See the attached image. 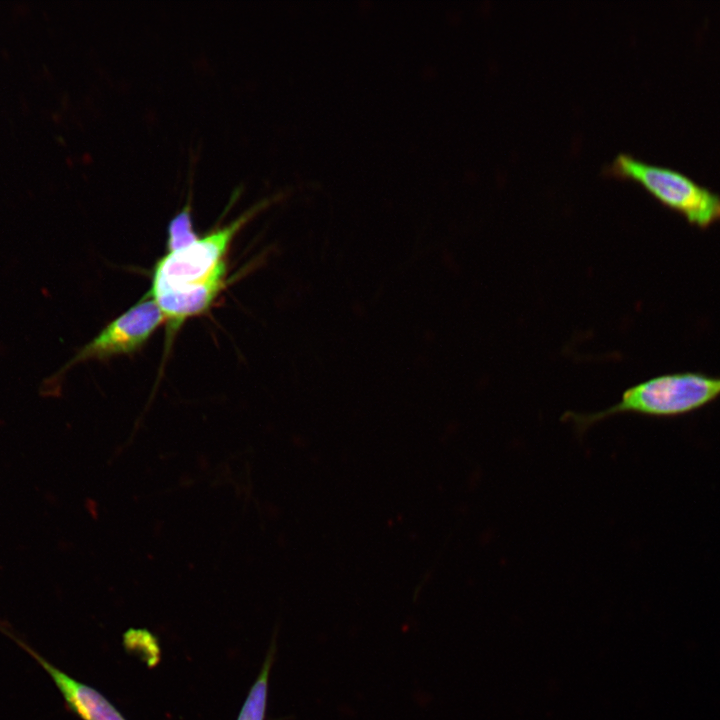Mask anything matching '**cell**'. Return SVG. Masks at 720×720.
I'll list each match as a JSON object with an SVG mask.
<instances>
[{"instance_id": "6da1fadb", "label": "cell", "mask_w": 720, "mask_h": 720, "mask_svg": "<svg viewBox=\"0 0 720 720\" xmlns=\"http://www.w3.org/2000/svg\"><path fill=\"white\" fill-rule=\"evenodd\" d=\"M720 398V376L699 372L658 375L625 389L619 400L599 411H567L562 420L584 435L593 426L620 414L673 418L699 410Z\"/></svg>"}, {"instance_id": "7a4b0ae2", "label": "cell", "mask_w": 720, "mask_h": 720, "mask_svg": "<svg viewBox=\"0 0 720 720\" xmlns=\"http://www.w3.org/2000/svg\"><path fill=\"white\" fill-rule=\"evenodd\" d=\"M602 173L641 184L662 205L700 228L720 220V194L677 169L620 152L603 166Z\"/></svg>"}, {"instance_id": "3957f363", "label": "cell", "mask_w": 720, "mask_h": 720, "mask_svg": "<svg viewBox=\"0 0 720 720\" xmlns=\"http://www.w3.org/2000/svg\"><path fill=\"white\" fill-rule=\"evenodd\" d=\"M262 202L229 224L218 227L204 236L198 237L191 244L167 252L155 264L152 284L148 293L176 288L206 279L225 261L224 257L240 228L253 216Z\"/></svg>"}, {"instance_id": "277c9868", "label": "cell", "mask_w": 720, "mask_h": 720, "mask_svg": "<svg viewBox=\"0 0 720 720\" xmlns=\"http://www.w3.org/2000/svg\"><path fill=\"white\" fill-rule=\"evenodd\" d=\"M163 321L165 317L154 299L143 297L83 346L65 369L83 361L133 353L148 341Z\"/></svg>"}, {"instance_id": "5b68a950", "label": "cell", "mask_w": 720, "mask_h": 720, "mask_svg": "<svg viewBox=\"0 0 720 720\" xmlns=\"http://www.w3.org/2000/svg\"><path fill=\"white\" fill-rule=\"evenodd\" d=\"M0 630L14 640L46 671L71 713L81 720H127L100 691L53 665L8 628L0 625Z\"/></svg>"}, {"instance_id": "8992f818", "label": "cell", "mask_w": 720, "mask_h": 720, "mask_svg": "<svg viewBox=\"0 0 720 720\" xmlns=\"http://www.w3.org/2000/svg\"><path fill=\"white\" fill-rule=\"evenodd\" d=\"M227 263L223 261L206 279L192 284L148 293L175 331L188 318L207 311L225 287Z\"/></svg>"}, {"instance_id": "52a82bcc", "label": "cell", "mask_w": 720, "mask_h": 720, "mask_svg": "<svg viewBox=\"0 0 720 720\" xmlns=\"http://www.w3.org/2000/svg\"><path fill=\"white\" fill-rule=\"evenodd\" d=\"M276 633L267 650L260 672L252 684L237 720H265L268 702V682L276 656Z\"/></svg>"}, {"instance_id": "ba28073f", "label": "cell", "mask_w": 720, "mask_h": 720, "mask_svg": "<svg viewBox=\"0 0 720 720\" xmlns=\"http://www.w3.org/2000/svg\"><path fill=\"white\" fill-rule=\"evenodd\" d=\"M199 236L193 228L191 207L188 202L169 222L167 229V250L173 252L179 250Z\"/></svg>"}]
</instances>
